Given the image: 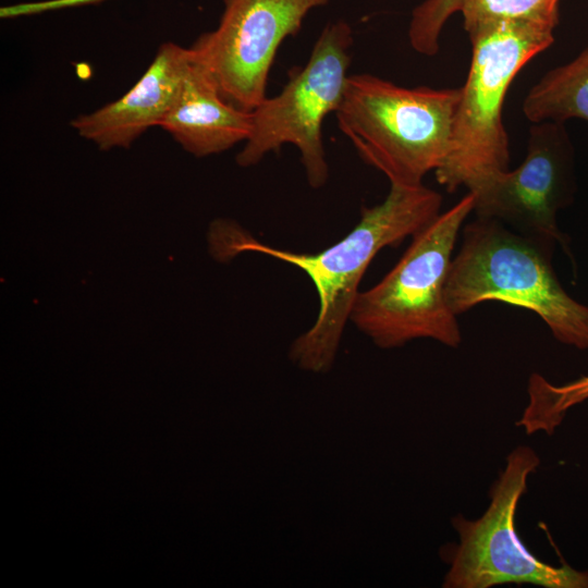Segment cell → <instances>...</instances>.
<instances>
[{
  "label": "cell",
  "instance_id": "cell-1",
  "mask_svg": "<svg viewBox=\"0 0 588 588\" xmlns=\"http://www.w3.org/2000/svg\"><path fill=\"white\" fill-rule=\"evenodd\" d=\"M442 195L424 184H390L384 200L362 209L357 224L328 248L297 253L264 244L231 220L211 223L210 253L228 261L243 252H254L287 262L303 270L313 281L319 297V311L313 326L294 340L290 359L301 369L328 372L352 308L359 283L375 256L384 247L400 244L426 228L439 215Z\"/></svg>",
  "mask_w": 588,
  "mask_h": 588
},
{
  "label": "cell",
  "instance_id": "cell-2",
  "mask_svg": "<svg viewBox=\"0 0 588 588\" xmlns=\"http://www.w3.org/2000/svg\"><path fill=\"white\" fill-rule=\"evenodd\" d=\"M555 245L476 217L463 226L452 258L445 298L461 315L495 301L535 313L562 344L588 350V306L574 299L552 267Z\"/></svg>",
  "mask_w": 588,
  "mask_h": 588
},
{
  "label": "cell",
  "instance_id": "cell-3",
  "mask_svg": "<svg viewBox=\"0 0 588 588\" xmlns=\"http://www.w3.org/2000/svg\"><path fill=\"white\" fill-rule=\"evenodd\" d=\"M461 88H407L376 75H348L335 111L341 132L390 184L417 186L445 159Z\"/></svg>",
  "mask_w": 588,
  "mask_h": 588
},
{
  "label": "cell",
  "instance_id": "cell-4",
  "mask_svg": "<svg viewBox=\"0 0 588 588\" xmlns=\"http://www.w3.org/2000/svg\"><path fill=\"white\" fill-rule=\"evenodd\" d=\"M554 28L502 21L468 32L471 60L456 110L450 148L434 171L450 193L468 192L509 170V137L502 120L507 89L517 73L554 41Z\"/></svg>",
  "mask_w": 588,
  "mask_h": 588
},
{
  "label": "cell",
  "instance_id": "cell-5",
  "mask_svg": "<svg viewBox=\"0 0 588 588\" xmlns=\"http://www.w3.org/2000/svg\"><path fill=\"white\" fill-rule=\"evenodd\" d=\"M474 205V194L468 192L412 237L380 282L359 291L350 320L378 347H401L416 339L460 346L462 332L446 303L445 283L457 237Z\"/></svg>",
  "mask_w": 588,
  "mask_h": 588
},
{
  "label": "cell",
  "instance_id": "cell-6",
  "mask_svg": "<svg viewBox=\"0 0 588 588\" xmlns=\"http://www.w3.org/2000/svg\"><path fill=\"white\" fill-rule=\"evenodd\" d=\"M540 460L526 445L515 448L490 490L491 502L481 517H453L458 543L442 549L450 568L444 588H489L505 584H530L546 588H588V571L566 563L547 564L523 543L515 528L517 504L526 491L527 478Z\"/></svg>",
  "mask_w": 588,
  "mask_h": 588
},
{
  "label": "cell",
  "instance_id": "cell-7",
  "mask_svg": "<svg viewBox=\"0 0 588 588\" xmlns=\"http://www.w3.org/2000/svg\"><path fill=\"white\" fill-rule=\"evenodd\" d=\"M353 33L347 22H330L317 38L306 64L290 74L274 97H266L253 111V127L236 156L241 167H252L278 151L295 146L313 188L322 187L329 167L322 143L324 118L338 110L348 77Z\"/></svg>",
  "mask_w": 588,
  "mask_h": 588
},
{
  "label": "cell",
  "instance_id": "cell-8",
  "mask_svg": "<svg viewBox=\"0 0 588 588\" xmlns=\"http://www.w3.org/2000/svg\"><path fill=\"white\" fill-rule=\"evenodd\" d=\"M329 0H223L218 27L191 48L220 94L252 112L267 96L268 76L282 41L294 36L305 16Z\"/></svg>",
  "mask_w": 588,
  "mask_h": 588
},
{
  "label": "cell",
  "instance_id": "cell-9",
  "mask_svg": "<svg viewBox=\"0 0 588 588\" xmlns=\"http://www.w3.org/2000/svg\"><path fill=\"white\" fill-rule=\"evenodd\" d=\"M575 188V154L564 123H532L524 161L470 191L473 212L520 234L560 244L569 254L568 240L556 218L573 200Z\"/></svg>",
  "mask_w": 588,
  "mask_h": 588
},
{
  "label": "cell",
  "instance_id": "cell-10",
  "mask_svg": "<svg viewBox=\"0 0 588 588\" xmlns=\"http://www.w3.org/2000/svg\"><path fill=\"white\" fill-rule=\"evenodd\" d=\"M192 62L191 48L166 42L119 99L71 121L76 133L101 150L127 148L151 126H159L176 98Z\"/></svg>",
  "mask_w": 588,
  "mask_h": 588
},
{
  "label": "cell",
  "instance_id": "cell-11",
  "mask_svg": "<svg viewBox=\"0 0 588 588\" xmlns=\"http://www.w3.org/2000/svg\"><path fill=\"white\" fill-rule=\"evenodd\" d=\"M159 126L187 152L206 157L245 143L252 133L253 115L224 100L192 52L181 88Z\"/></svg>",
  "mask_w": 588,
  "mask_h": 588
},
{
  "label": "cell",
  "instance_id": "cell-12",
  "mask_svg": "<svg viewBox=\"0 0 588 588\" xmlns=\"http://www.w3.org/2000/svg\"><path fill=\"white\" fill-rule=\"evenodd\" d=\"M522 109L531 123L588 121V47L571 62L547 72L529 89Z\"/></svg>",
  "mask_w": 588,
  "mask_h": 588
},
{
  "label": "cell",
  "instance_id": "cell-13",
  "mask_svg": "<svg viewBox=\"0 0 588 588\" xmlns=\"http://www.w3.org/2000/svg\"><path fill=\"white\" fill-rule=\"evenodd\" d=\"M560 0H464L461 13L464 28L471 29L502 21L539 23L552 28L559 24Z\"/></svg>",
  "mask_w": 588,
  "mask_h": 588
},
{
  "label": "cell",
  "instance_id": "cell-14",
  "mask_svg": "<svg viewBox=\"0 0 588 588\" xmlns=\"http://www.w3.org/2000/svg\"><path fill=\"white\" fill-rule=\"evenodd\" d=\"M464 0H425L412 12L408 40L412 48L427 57L439 51L440 34L448 20L461 11Z\"/></svg>",
  "mask_w": 588,
  "mask_h": 588
},
{
  "label": "cell",
  "instance_id": "cell-15",
  "mask_svg": "<svg viewBox=\"0 0 588 588\" xmlns=\"http://www.w3.org/2000/svg\"><path fill=\"white\" fill-rule=\"evenodd\" d=\"M586 400H588V376L562 385H554L546 380L537 396L540 420L546 427L555 429L569 408Z\"/></svg>",
  "mask_w": 588,
  "mask_h": 588
},
{
  "label": "cell",
  "instance_id": "cell-16",
  "mask_svg": "<svg viewBox=\"0 0 588 588\" xmlns=\"http://www.w3.org/2000/svg\"><path fill=\"white\" fill-rule=\"evenodd\" d=\"M106 0H45L5 5L0 9L3 19L34 15L48 11L95 4Z\"/></svg>",
  "mask_w": 588,
  "mask_h": 588
}]
</instances>
